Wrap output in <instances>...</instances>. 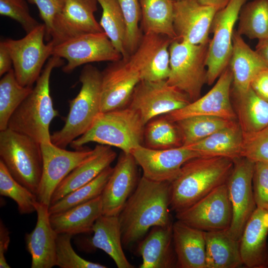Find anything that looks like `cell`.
Masks as SVG:
<instances>
[{
    "mask_svg": "<svg viewBox=\"0 0 268 268\" xmlns=\"http://www.w3.org/2000/svg\"><path fill=\"white\" fill-rule=\"evenodd\" d=\"M170 184L142 177L119 215L124 247L139 242L153 226L172 223Z\"/></svg>",
    "mask_w": 268,
    "mask_h": 268,
    "instance_id": "obj_1",
    "label": "cell"
},
{
    "mask_svg": "<svg viewBox=\"0 0 268 268\" xmlns=\"http://www.w3.org/2000/svg\"><path fill=\"white\" fill-rule=\"evenodd\" d=\"M233 166V160L223 157L200 156L186 162L170 184L171 209L181 212L226 183Z\"/></svg>",
    "mask_w": 268,
    "mask_h": 268,
    "instance_id": "obj_2",
    "label": "cell"
},
{
    "mask_svg": "<svg viewBox=\"0 0 268 268\" xmlns=\"http://www.w3.org/2000/svg\"><path fill=\"white\" fill-rule=\"evenodd\" d=\"M65 64L63 59L52 56L47 61L31 92L11 117L8 128L25 134L38 142H50V124L59 116L50 94V79L53 69Z\"/></svg>",
    "mask_w": 268,
    "mask_h": 268,
    "instance_id": "obj_3",
    "label": "cell"
},
{
    "mask_svg": "<svg viewBox=\"0 0 268 268\" xmlns=\"http://www.w3.org/2000/svg\"><path fill=\"white\" fill-rule=\"evenodd\" d=\"M144 127L138 113L128 106L101 112L89 129L70 145L77 150L88 143L97 142L130 153L142 145Z\"/></svg>",
    "mask_w": 268,
    "mask_h": 268,
    "instance_id": "obj_4",
    "label": "cell"
},
{
    "mask_svg": "<svg viewBox=\"0 0 268 268\" xmlns=\"http://www.w3.org/2000/svg\"><path fill=\"white\" fill-rule=\"evenodd\" d=\"M80 89L69 101V109L63 128L51 134L55 145L66 148L72 141L84 134L101 113L102 71L91 65L84 66L81 71Z\"/></svg>",
    "mask_w": 268,
    "mask_h": 268,
    "instance_id": "obj_5",
    "label": "cell"
},
{
    "mask_svg": "<svg viewBox=\"0 0 268 268\" xmlns=\"http://www.w3.org/2000/svg\"><path fill=\"white\" fill-rule=\"evenodd\" d=\"M0 157L11 176L36 195L43 168L41 144L7 128L0 131Z\"/></svg>",
    "mask_w": 268,
    "mask_h": 268,
    "instance_id": "obj_6",
    "label": "cell"
},
{
    "mask_svg": "<svg viewBox=\"0 0 268 268\" xmlns=\"http://www.w3.org/2000/svg\"><path fill=\"white\" fill-rule=\"evenodd\" d=\"M208 44L194 45L174 39L169 46L170 70L167 82L186 93L191 102L201 97L206 82Z\"/></svg>",
    "mask_w": 268,
    "mask_h": 268,
    "instance_id": "obj_7",
    "label": "cell"
},
{
    "mask_svg": "<svg viewBox=\"0 0 268 268\" xmlns=\"http://www.w3.org/2000/svg\"><path fill=\"white\" fill-rule=\"evenodd\" d=\"M143 61L136 51L128 58L110 62L102 71L101 112L127 107L142 80Z\"/></svg>",
    "mask_w": 268,
    "mask_h": 268,
    "instance_id": "obj_8",
    "label": "cell"
},
{
    "mask_svg": "<svg viewBox=\"0 0 268 268\" xmlns=\"http://www.w3.org/2000/svg\"><path fill=\"white\" fill-rule=\"evenodd\" d=\"M45 34L43 23L21 39L4 40L12 59L16 78L23 86H32L45 62L52 56L54 46L50 41L44 43Z\"/></svg>",
    "mask_w": 268,
    "mask_h": 268,
    "instance_id": "obj_9",
    "label": "cell"
},
{
    "mask_svg": "<svg viewBox=\"0 0 268 268\" xmlns=\"http://www.w3.org/2000/svg\"><path fill=\"white\" fill-rule=\"evenodd\" d=\"M248 0H230L218 10L211 23L213 37L208 44L206 59V82L212 84L228 66L233 51L234 26L240 10Z\"/></svg>",
    "mask_w": 268,
    "mask_h": 268,
    "instance_id": "obj_10",
    "label": "cell"
},
{
    "mask_svg": "<svg viewBox=\"0 0 268 268\" xmlns=\"http://www.w3.org/2000/svg\"><path fill=\"white\" fill-rule=\"evenodd\" d=\"M191 102L186 93L166 80H141L135 87L128 106L138 113L145 125L153 118L181 109Z\"/></svg>",
    "mask_w": 268,
    "mask_h": 268,
    "instance_id": "obj_11",
    "label": "cell"
},
{
    "mask_svg": "<svg viewBox=\"0 0 268 268\" xmlns=\"http://www.w3.org/2000/svg\"><path fill=\"white\" fill-rule=\"evenodd\" d=\"M233 161L226 183L232 209V221L227 231L234 239L240 241L247 221L257 208L252 184L255 162L244 157Z\"/></svg>",
    "mask_w": 268,
    "mask_h": 268,
    "instance_id": "obj_12",
    "label": "cell"
},
{
    "mask_svg": "<svg viewBox=\"0 0 268 268\" xmlns=\"http://www.w3.org/2000/svg\"><path fill=\"white\" fill-rule=\"evenodd\" d=\"M52 56L66 60L63 67L66 73L84 64L122 58L104 32L87 33L61 43L54 46Z\"/></svg>",
    "mask_w": 268,
    "mask_h": 268,
    "instance_id": "obj_13",
    "label": "cell"
},
{
    "mask_svg": "<svg viewBox=\"0 0 268 268\" xmlns=\"http://www.w3.org/2000/svg\"><path fill=\"white\" fill-rule=\"evenodd\" d=\"M41 147L43 168L36 196L38 202L49 206L57 186L70 172L92 154L93 149L83 147L70 151L52 142L41 143Z\"/></svg>",
    "mask_w": 268,
    "mask_h": 268,
    "instance_id": "obj_14",
    "label": "cell"
},
{
    "mask_svg": "<svg viewBox=\"0 0 268 268\" xmlns=\"http://www.w3.org/2000/svg\"><path fill=\"white\" fill-rule=\"evenodd\" d=\"M176 217L177 220L205 232L228 229L232 221V209L226 183L176 213Z\"/></svg>",
    "mask_w": 268,
    "mask_h": 268,
    "instance_id": "obj_15",
    "label": "cell"
},
{
    "mask_svg": "<svg viewBox=\"0 0 268 268\" xmlns=\"http://www.w3.org/2000/svg\"><path fill=\"white\" fill-rule=\"evenodd\" d=\"M143 171L142 176L156 182L171 183L189 160L201 156L185 146L156 149L140 145L130 152Z\"/></svg>",
    "mask_w": 268,
    "mask_h": 268,
    "instance_id": "obj_16",
    "label": "cell"
},
{
    "mask_svg": "<svg viewBox=\"0 0 268 268\" xmlns=\"http://www.w3.org/2000/svg\"><path fill=\"white\" fill-rule=\"evenodd\" d=\"M97 3L96 0H67L53 21L49 41L55 46L83 34L104 32L94 16Z\"/></svg>",
    "mask_w": 268,
    "mask_h": 268,
    "instance_id": "obj_17",
    "label": "cell"
},
{
    "mask_svg": "<svg viewBox=\"0 0 268 268\" xmlns=\"http://www.w3.org/2000/svg\"><path fill=\"white\" fill-rule=\"evenodd\" d=\"M232 80V72L228 66L207 93L184 107L165 115V116L173 122L197 116H213L236 121V114L230 101Z\"/></svg>",
    "mask_w": 268,
    "mask_h": 268,
    "instance_id": "obj_18",
    "label": "cell"
},
{
    "mask_svg": "<svg viewBox=\"0 0 268 268\" xmlns=\"http://www.w3.org/2000/svg\"><path fill=\"white\" fill-rule=\"evenodd\" d=\"M217 11L198 0L174 1L173 26L177 39L194 45L208 44L211 23Z\"/></svg>",
    "mask_w": 268,
    "mask_h": 268,
    "instance_id": "obj_19",
    "label": "cell"
},
{
    "mask_svg": "<svg viewBox=\"0 0 268 268\" xmlns=\"http://www.w3.org/2000/svg\"><path fill=\"white\" fill-rule=\"evenodd\" d=\"M137 166L130 153L122 151L101 195L103 215L119 216L139 181Z\"/></svg>",
    "mask_w": 268,
    "mask_h": 268,
    "instance_id": "obj_20",
    "label": "cell"
},
{
    "mask_svg": "<svg viewBox=\"0 0 268 268\" xmlns=\"http://www.w3.org/2000/svg\"><path fill=\"white\" fill-rule=\"evenodd\" d=\"M35 207L37 222L34 229L25 234L26 249L31 256V268H51L56 266L58 234L51 225L49 206L37 201Z\"/></svg>",
    "mask_w": 268,
    "mask_h": 268,
    "instance_id": "obj_21",
    "label": "cell"
},
{
    "mask_svg": "<svg viewBox=\"0 0 268 268\" xmlns=\"http://www.w3.org/2000/svg\"><path fill=\"white\" fill-rule=\"evenodd\" d=\"M268 211L257 207L240 239L243 265L249 268H267L268 261Z\"/></svg>",
    "mask_w": 268,
    "mask_h": 268,
    "instance_id": "obj_22",
    "label": "cell"
},
{
    "mask_svg": "<svg viewBox=\"0 0 268 268\" xmlns=\"http://www.w3.org/2000/svg\"><path fill=\"white\" fill-rule=\"evenodd\" d=\"M228 66L232 72L233 93L236 97L248 92L256 75L268 68L257 53L236 30L233 37V51Z\"/></svg>",
    "mask_w": 268,
    "mask_h": 268,
    "instance_id": "obj_23",
    "label": "cell"
},
{
    "mask_svg": "<svg viewBox=\"0 0 268 268\" xmlns=\"http://www.w3.org/2000/svg\"><path fill=\"white\" fill-rule=\"evenodd\" d=\"M116 156L117 154L111 146L96 145L92 154L70 172L57 186L52 196L50 204L92 181L110 166Z\"/></svg>",
    "mask_w": 268,
    "mask_h": 268,
    "instance_id": "obj_24",
    "label": "cell"
},
{
    "mask_svg": "<svg viewBox=\"0 0 268 268\" xmlns=\"http://www.w3.org/2000/svg\"><path fill=\"white\" fill-rule=\"evenodd\" d=\"M173 223L152 227L139 242L138 254L142 257L140 268H170L176 266L173 241Z\"/></svg>",
    "mask_w": 268,
    "mask_h": 268,
    "instance_id": "obj_25",
    "label": "cell"
},
{
    "mask_svg": "<svg viewBox=\"0 0 268 268\" xmlns=\"http://www.w3.org/2000/svg\"><path fill=\"white\" fill-rule=\"evenodd\" d=\"M172 230L176 266L181 268H206L204 231L178 220L173 223Z\"/></svg>",
    "mask_w": 268,
    "mask_h": 268,
    "instance_id": "obj_26",
    "label": "cell"
},
{
    "mask_svg": "<svg viewBox=\"0 0 268 268\" xmlns=\"http://www.w3.org/2000/svg\"><path fill=\"white\" fill-rule=\"evenodd\" d=\"M103 214L101 196L64 211L50 215V220L57 234L71 235L92 232L97 218Z\"/></svg>",
    "mask_w": 268,
    "mask_h": 268,
    "instance_id": "obj_27",
    "label": "cell"
},
{
    "mask_svg": "<svg viewBox=\"0 0 268 268\" xmlns=\"http://www.w3.org/2000/svg\"><path fill=\"white\" fill-rule=\"evenodd\" d=\"M92 247L103 250L114 261L118 268H133L123 250L121 224L118 216L102 214L92 229Z\"/></svg>",
    "mask_w": 268,
    "mask_h": 268,
    "instance_id": "obj_28",
    "label": "cell"
},
{
    "mask_svg": "<svg viewBox=\"0 0 268 268\" xmlns=\"http://www.w3.org/2000/svg\"><path fill=\"white\" fill-rule=\"evenodd\" d=\"M243 133L238 122L187 146L201 156L223 157L232 160L241 157Z\"/></svg>",
    "mask_w": 268,
    "mask_h": 268,
    "instance_id": "obj_29",
    "label": "cell"
},
{
    "mask_svg": "<svg viewBox=\"0 0 268 268\" xmlns=\"http://www.w3.org/2000/svg\"><path fill=\"white\" fill-rule=\"evenodd\" d=\"M206 268H237L243 265L239 241L227 229L204 231Z\"/></svg>",
    "mask_w": 268,
    "mask_h": 268,
    "instance_id": "obj_30",
    "label": "cell"
},
{
    "mask_svg": "<svg viewBox=\"0 0 268 268\" xmlns=\"http://www.w3.org/2000/svg\"><path fill=\"white\" fill-rule=\"evenodd\" d=\"M143 34H156L177 39L173 26L172 0H139Z\"/></svg>",
    "mask_w": 268,
    "mask_h": 268,
    "instance_id": "obj_31",
    "label": "cell"
},
{
    "mask_svg": "<svg viewBox=\"0 0 268 268\" xmlns=\"http://www.w3.org/2000/svg\"><path fill=\"white\" fill-rule=\"evenodd\" d=\"M235 98L237 122L243 133L256 132L268 126V101L252 88Z\"/></svg>",
    "mask_w": 268,
    "mask_h": 268,
    "instance_id": "obj_32",
    "label": "cell"
},
{
    "mask_svg": "<svg viewBox=\"0 0 268 268\" xmlns=\"http://www.w3.org/2000/svg\"><path fill=\"white\" fill-rule=\"evenodd\" d=\"M237 32L258 40L268 38V0H254L242 7Z\"/></svg>",
    "mask_w": 268,
    "mask_h": 268,
    "instance_id": "obj_33",
    "label": "cell"
},
{
    "mask_svg": "<svg viewBox=\"0 0 268 268\" xmlns=\"http://www.w3.org/2000/svg\"><path fill=\"white\" fill-rule=\"evenodd\" d=\"M237 121L208 116H197L175 122L179 132L182 146L200 141Z\"/></svg>",
    "mask_w": 268,
    "mask_h": 268,
    "instance_id": "obj_34",
    "label": "cell"
},
{
    "mask_svg": "<svg viewBox=\"0 0 268 268\" xmlns=\"http://www.w3.org/2000/svg\"><path fill=\"white\" fill-rule=\"evenodd\" d=\"M32 89V86H23L19 83L12 68L2 76L0 80V131L8 128L12 114Z\"/></svg>",
    "mask_w": 268,
    "mask_h": 268,
    "instance_id": "obj_35",
    "label": "cell"
},
{
    "mask_svg": "<svg viewBox=\"0 0 268 268\" xmlns=\"http://www.w3.org/2000/svg\"><path fill=\"white\" fill-rule=\"evenodd\" d=\"M145 146L156 149H165L182 146L181 137L175 122L165 115L149 121L144 130Z\"/></svg>",
    "mask_w": 268,
    "mask_h": 268,
    "instance_id": "obj_36",
    "label": "cell"
},
{
    "mask_svg": "<svg viewBox=\"0 0 268 268\" xmlns=\"http://www.w3.org/2000/svg\"><path fill=\"white\" fill-rule=\"evenodd\" d=\"M100 5L102 16L99 24L123 59L129 56L125 48L126 26L123 13L117 0H96Z\"/></svg>",
    "mask_w": 268,
    "mask_h": 268,
    "instance_id": "obj_37",
    "label": "cell"
},
{
    "mask_svg": "<svg viewBox=\"0 0 268 268\" xmlns=\"http://www.w3.org/2000/svg\"><path fill=\"white\" fill-rule=\"evenodd\" d=\"M113 168H106L97 177L88 183L68 193L49 206L50 215L66 210L83 203L101 195L112 173Z\"/></svg>",
    "mask_w": 268,
    "mask_h": 268,
    "instance_id": "obj_38",
    "label": "cell"
},
{
    "mask_svg": "<svg viewBox=\"0 0 268 268\" xmlns=\"http://www.w3.org/2000/svg\"><path fill=\"white\" fill-rule=\"evenodd\" d=\"M173 39L153 34L147 66L141 74L142 80H167L170 73L169 46Z\"/></svg>",
    "mask_w": 268,
    "mask_h": 268,
    "instance_id": "obj_39",
    "label": "cell"
},
{
    "mask_svg": "<svg viewBox=\"0 0 268 268\" xmlns=\"http://www.w3.org/2000/svg\"><path fill=\"white\" fill-rule=\"evenodd\" d=\"M0 195L13 200L21 214L36 211L37 196L18 182L0 160Z\"/></svg>",
    "mask_w": 268,
    "mask_h": 268,
    "instance_id": "obj_40",
    "label": "cell"
},
{
    "mask_svg": "<svg viewBox=\"0 0 268 268\" xmlns=\"http://www.w3.org/2000/svg\"><path fill=\"white\" fill-rule=\"evenodd\" d=\"M124 19L125 48L130 56L138 47L143 34L139 25L141 12L139 0H117Z\"/></svg>",
    "mask_w": 268,
    "mask_h": 268,
    "instance_id": "obj_41",
    "label": "cell"
},
{
    "mask_svg": "<svg viewBox=\"0 0 268 268\" xmlns=\"http://www.w3.org/2000/svg\"><path fill=\"white\" fill-rule=\"evenodd\" d=\"M72 235L58 234L56 243V266L61 268H106V266L87 261L78 256L71 244Z\"/></svg>",
    "mask_w": 268,
    "mask_h": 268,
    "instance_id": "obj_42",
    "label": "cell"
},
{
    "mask_svg": "<svg viewBox=\"0 0 268 268\" xmlns=\"http://www.w3.org/2000/svg\"><path fill=\"white\" fill-rule=\"evenodd\" d=\"M241 156L254 162L268 163V126L256 132L243 133Z\"/></svg>",
    "mask_w": 268,
    "mask_h": 268,
    "instance_id": "obj_43",
    "label": "cell"
},
{
    "mask_svg": "<svg viewBox=\"0 0 268 268\" xmlns=\"http://www.w3.org/2000/svg\"><path fill=\"white\" fill-rule=\"evenodd\" d=\"M0 14L17 21L26 34L40 24L31 16L25 0H0Z\"/></svg>",
    "mask_w": 268,
    "mask_h": 268,
    "instance_id": "obj_44",
    "label": "cell"
},
{
    "mask_svg": "<svg viewBox=\"0 0 268 268\" xmlns=\"http://www.w3.org/2000/svg\"><path fill=\"white\" fill-rule=\"evenodd\" d=\"M252 184L257 207L268 211V163L255 162Z\"/></svg>",
    "mask_w": 268,
    "mask_h": 268,
    "instance_id": "obj_45",
    "label": "cell"
},
{
    "mask_svg": "<svg viewBox=\"0 0 268 268\" xmlns=\"http://www.w3.org/2000/svg\"><path fill=\"white\" fill-rule=\"evenodd\" d=\"M38 7L45 26V39L49 42L53 21L64 7L67 0H28Z\"/></svg>",
    "mask_w": 268,
    "mask_h": 268,
    "instance_id": "obj_46",
    "label": "cell"
},
{
    "mask_svg": "<svg viewBox=\"0 0 268 268\" xmlns=\"http://www.w3.org/2000/svg\"><path fill=\"white\" fill-rule=\"evenodd\" d=\"M251 88L259 96L268 101V68L256 75L252 82Z\"/></svg>",
    "mask_w": 268,
    "mask_h": 268,
    "instance_id": "obj_47",
    "label": "cell"
},
{
    "mask_svg": "<svg viewBox=\"0 0 268 268\" xmlns=\"http://www.w3.org/2000/svg\"><path fill=\"white\" fill-rule=\"evenodd\" d=\"M10 243L9 231L0 219V268H10L5 259L6 252Z\"/></svg>",
    "mask_w": 268,
    "mask_h": 268,
    "instance_id": "obj_48",
    "label": "cell"
},
{
    "mask_svg": "<svg viewBox=\"0 0 268 268\" xmlns=\"http://www.w3.org/2000/svg\"><path fill=\"white\" fill-rule=\"evenodd\" d=\"M12 59L4 40L0 42V76L1 77L11 70Z\"/></svg>",
    "mask_w": 268,
    "mask_h": 268,
    "instance_id": "obj_49",
    "label": "cell"
},
{
    "mask_svg": "<svg viewBox=\"0 0 268 268\" xmlns=\"http://www.w3.org/2000/svg\"><path fill=\"white\" fill-rule=\"evenodd\" d=\"M255 51L268 67V38L258 40Z\"/></svg>",
    "mask_w": 268,
    "mask_h": 268,
    "instance_id": "obj_50",
    "label": "cell"
},
{
    "mask_svg": "<svg viewBox=\"0 0 268 268\" xmlns=\"http://www.w3.org/2000/svg\"><path fill=\"white\" fill-rule=\"evenodd\" d=\"M202 4L212 6L217 9V10H220L226 7L230 2V0H198Z\"/></svg>",
    "mask_w": 268,
    "mask_h": 268,
    "instance_id": "obj_51",
    "label": "cell"
},
{
    "mask_svg": "<svg viewBox=\"0 0 268 268\" xmlns=\"http://www.w3.org/2000/svg\"><path fill=\"white\" fill-rule=\"evenodd\" d=\"M173 1H179V0H172Z\"/></svg>",
    "mask_w": 268,
    "mask_h": 268,
    "instance_id": "obj_52",
    "label": "cell"
},
{
    "mask_svg": "<svg viewBox=\"0 0 268 268\" xmlns=\"http://www.w3.org/2000/svg\"><path fill=\"white\" fill-rule=\"evenodd\" d=\"M267 268H268V263H267Z\"/></svg>",
    "mask_w": 268,
    "mask_h": 268,
    "instance_id": "obj_53",
    "label": "cell"
}]
</instances>
